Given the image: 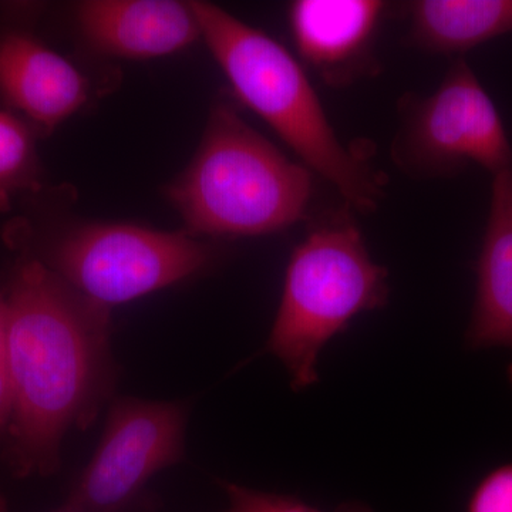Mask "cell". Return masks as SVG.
<instances>
[{
    "mask_svg": "<svg viewBox=\"0 0 512 512\" xmlns=\"http://www.w3.org/2000/svg\"><path fill=\"white\" fill-rule=\"evenodd\" d=\"M6 303L13 466L20 476H49L67 431L89 426L107 392L109 312L30 256L19 262Z\"/></svg>",
    "mask_w": 512,
    "mask_h": 512,
    "instance_id": "6da1fadb",
    "label": "cell"
},
{
    "mask_svg": "<svg viewBox=\"0 0 512 512\" xmlns=\"http://www.w3.org/2000/svg\"><path fill=\"white\" fill-rule=\"evenodd\" d=\"M212 55L242 103L254 110L355 211L375 212L386 181L346 147L298 60L262 30L208 2H190Z\"/></svg>",
    "mask_w": 512,
    "mask_h": 512,
    "instance_id": "7a4b0ae2",
    "label": "cell"
},
{
    "mask_svg": "<svg viewBox=\"0 0 512 512\" xmlns=\"http://www.w3.org/2000/svg\"><path fill=\"white\" fill-rule=\"evenodd\" d=\"M312 171L284 156L229 104L212 110L200 150L170 187L190 231L212 237H259L308 215Z\"/></svg>",
    "mask_w": 512,
    "mask_h": 512,
    "instance_id": "3957f363",
    "label": "cell"
},
{
    "mask_svg": "<svg viewBox=\"0 0 512 512\" xmlns=\"http://www.w3.org/2000/svg\"><path fill=\"white\" fill-rule=\"evenodd\" d=\"M389 272L373 261L346 212L326 215L293 249L266 350L288 370L293 390L318 383L320 352L360 313L389 301Z\"/></svg>",
    "mask_w": 512,
    "mask_h": 512,
    "instance_id": "277c9868",
    "label": "cell"
},
{
    "mask_svg": "<svg viewBox=\"0 0 512 512\" xmlns=\"http://www.w3.org/2000/svg\"><path fill=\"white\" fill-rule=\"evenodd\" d=\"M35 258L103 311L197 275L211 249L181 232L93 224L50 241Z\"/></svg>",
    "mask_w": 512,
    "mask_h": 512,
    "instance_id": "5b68a950",
    "label": "cell"
},
{
    "mask_svg": "<svg viewBox=\"0 0 512 512\" xmlns=\"http://www.w3.org/2000/svg\"><path fill=\"white\" fill-rule=\"evenodd\" d=\"M390 157L409 178L454 177L477 164L495 175L512 170V148L494 101L463 57L433 93L399 101Z\"/></svg>",
    "mask_w": 512,
    "mask_h": 512,
    "instance_id": "8992f818",
    "label": "cell"
},
{
    "mask_svg": "<svg viewBox=\"0 0 512 512\" xmlns=\"http://www.w3.org/2000/svg\"><path fill=\"white\" fill-rule=\"evenodd\" d=\"M187 419L181 402L117 400L67 503L80 512L126 511L151 478L183 458Z\"/></svg>",
    "mask_w": 512,
    "mask_h": 512,
    "instance_id": "52a82bcc",
    "label": "cell"
},
{
    "mask_svg": "<svg viewBox=\"0 0 512 512\" xmlns=\"http://www.w3.org/2000/svg\"><path fill=\"white\" fill-rule=\"evenodd\" d=\"M0 12V110L50 133L89 97L87 82L69 60L28 26Z\"/></svg>",
    "mask_w": 512,
    "mask_h": 512,
    "instance_id": "ba28073f",
    "label": "cell"
},
{
    "mask_svg": "<svg viewBox=\"0 0 512 512\" xmlns=\"http://www.w3.org/2000/svg\"><path fill=\"white\" fill-rule=\"evenodd\" d=\"M389 9L382 0H296L289 25L299 56L333 89L377 76L376 36Z\"/></svg>",
    "mask_w": 512,
    "mask_h": 512,
    "instance_id": "9c48e42d",
    "label": "cell"
},
{
    "mask_svg": "<svg viewBox=\"0 0 512 512\" xmlns=\"http://www.w3.org/2000/svg\"><path fill=\"white\" fill-rule=\"evenodd\" d=\"M76 18L90 45L130 59L173 55L201 36L190 3L174 0H89Z\"/></svg>",
    "mask_w": 512,
    "mask_h": 512,
    "instance_id": "30bf717a",
    "label": "cell"
},
{
    "mask_svg": "<svg viewBox=\"0 0 512 512\" xmlns=\"http://www.w3.org/2000/svg\"><path fill=\"white\" fill-rule=\"evenodd\" d=\"M493 177L466 342L474 350L501 348L512 352V170ZM508 376L512 383V363Z\"/></svg>",
    "mask_w": 512,
    "mask_h": 512,
    "instance_id": "8fae6325",
    "label": "cell"
},
{
    "mask_svg": "<svg viewBox=\"0 0 512 512\" xmlns=\"http://www.w3.org/2000/svg\"><path fill=\"white\" fill-rule=\"evenodd\" d=\"M404 10L410 42L436 55H464L512 32V0H414Z\"/></svg>",
    "mask_w": 512,
    "mask_h": 512,
    "instance_id": "7c38bea8",
    "label": "cell"
},
{
    "mask_svg": "<svg viewBox=\"0 0 512 512\" xmlns=\"http://www.w3.org/2000/svg\"><path fill=\"white\" fill-rule=\"evenodd\" d=\"M37 131L22 117L0 110V188L39 191L36 181Z\"/></svg>",
    "mask_w": 512,
    "mask_h": 512,
    "instance_id": "4fadbf2b",
    "label": "cell"
},
{
    "mask_svg": "<svg viewBox=\"0 0 512 512\" xmlns=\"http://www.w3.org/2000/svg\"><path fill=\"white\" fill-rule=\"evenodd\" d=\"M228 512H323L285 495L252 490L244 485L225 483Z\"/></svg>",
    "mask_w": 512,
    "mask_h": 512,
    "instance_id": "5bb4252c",
    "label": "cell"
},
{
    "mask_svg": "<svg viewBox=\"0 0 512 512\" xmlns=\"http://www.w3.org/2000/svg\"><path fill=\"white\" fill-rule=\"evenodd\" d=\"M466 512H512V463L481 478L468 498Z\"/></svg>",
    "mask_w": 512,
    "mask_h": 512,
    "instance_id": "9a60e30c",
    "label": "cell"
},
{
    "mask_svg": "<svg viewBox=\"0 0 512 512\" xmlns=\"http://www.w3.org/2000/svg\"><path fill=\"white\" fill-rule=\"evenodd\" d=\"M6 328H8V303L0 293V365L6 363Z\"/></svg>",
    "mask_w": 512,
    "mask_h": 512,
    "instance_id": "2e32d148",
    "label": "cell"
},
{
    "mask_svg": "<svg viewBox=\"0 0 512 512\" xmlns=\"http://www.w3.org/2000/svg\"><path fill=\"white\" fill-rule=\"evenodd\" d=\"M10 197H12V194H10L9 191H6V190H3V188H0V211L9 210Z\"/></svg>",
    "mask_w": 512,
    "mask_h": 512,
    "instance_id": "e0dca14e",
    "label": "cell"
},
{
    "mask_svg": "<svg viewBox=\"0 0 512 512\" xmlns=\"http://www.w3.org/2000/svg\"><path fill=\"white\" fill-rule=\"evenodd\" d=\"M55 512H80L77 510V508H74L72 504L66 503L63 505V507H60L59 510H56Z\"/></svg>",
    "mask_w": 512,
    "mask_h": 512,
    "instance_id": "ac0fdd59",
    "label": "cell"
},
{
    "mask_svg": "<svg viewBox=\"0 0 512 512\" xmlns=\"http://www.w3.org/2000/svg\"><path fill=\"white\" fill-rule=\"evenodd\" d=\"M0 512H8V503H6V498L2 491H0Z\"/></svg>",
    "mask_w": 512,
    "mask_h": 512,
    "instance_id": "d6986e66",
    "label": "cell"
}]
</instances>
